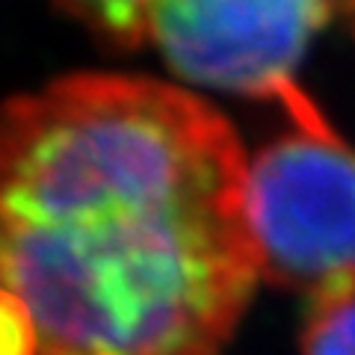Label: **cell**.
Segmentation results:
<instances>
[{"instance_id": "cell-4", "label": "cell", "mask_w": 355, "mask_h": 355, "mask_svg": "<svg viewBox=\"0 0 355 355\" xmlns=\"http://www.w3.org/2000/svg\"><path fill=\"white\" fill-rule=\"evenodd\" d=\"M69 18L110 48L133 51L146 42V0H53Z\"/></svg>"}, {"instance_id": "cell-7", "label": "cell", "mask_w": 355, "mask_h": 355, "mask_svg": "<svg viewBox=\"0 0 355 355\" xmlns=\"http://www.w3.org/2000/svg\"><path fill=\"white\" fill-rule=\"evenodd\" d=\"M343 15H347L349 24L355 27V0H343Z\"/></svg>"}, {"instance_id": "cell-5", "label": "cell", "mask_w": 355, "mask_h": 355, "mask_svg": "<svg viewBox=\"0 0 355 355\" xmlns=\"http://www.w3.org/2000/svg\"><path fill=\"white\" fill-rule=\"evenodd\" d=\"M302 355H355V291L314 305Z\"/></svg>"}, {"instance_id": "cell-3", "label": "cell", "mask_w": 355, "mask_h": 355, "mask_svg": "<svg viewBox=\"0 0 355 355\" xmlns=\"http://www.w3.org/2000/svg\"><path fill=\"white\" fill-rule=\"evenodd\" d=\"M343 0H146V42L187 83L282 101Z\"/></svg>"}, {"instance_id": "cell-1", "label": "cell", "mask_w": 355, "mask_h": 355, "mask_svg": "<svg viewBox=\"0 0 355 355\" xmlns=\"http://www.w3.org/2000/svg\"><path fill=\"white\" fill-rule=\"evenodd\" d=\"M249 157L148 77L74 74L0 107V291L36 355H222L258 284Z\"/></svg>"}, {"instance_id": "cell-6", "label": "cell", "mask_w": 355, "mask_h": 355, "mask_svg": "<svg viewBox=\"0 0 355 355\" xmlns=\"http://www.w3.org/2000/svg\"><path fill=\"white\" fill-rule=\"evenodd\" d=\"M39 338L21 299L0 291V355H36Z\"/></svg>"}, {"instance_id": "cell-2", "label": "cell", "mask_w": 355, "mask_h": 355, "mask_svg": "<svg viewBox=\"0 0 355 355\" xmlns=\"http://www.w3.org/2000/svg\"><path fill=\"white\" fill-rule=\"evenodd\" d=\"M275 107L287 128L246 175L258 272L317 305L355 291V151L299 86Z\"/></svg>"}]
</instances>
